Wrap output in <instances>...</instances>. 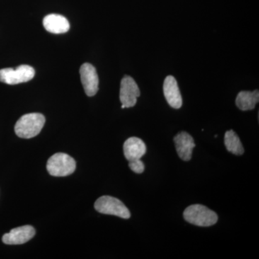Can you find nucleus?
<instances>
[{"instance_id": "1", "label": "nucleus", "mask_w": 259, "mask_h": 259, "mask_svg": "<svg viewBox=\"0 0 259 259\" xmlns=\"http://www.w3.org/2000/svg\"><path fill=\"white\" fill-rule=\"evenodd\" d=\"M45 122V117L42 114H26L22 116L15 124V134L22 139H32L40 134Z\"/></svg>"}, {"instance_id": "2", "label": "nucleus", "mask_w": 259, "mask_h": 259, "mask_svg": "<svg viewBox=\"0 0 259 259\" xmlns=\"http://www.w3.org/2000/svg\"><path fill=\"white\" fill-rule=\"evenodd\" d=\"M183 215L187 222L199 227L214 226L218 221V214L202 204L189 206Z\"/></svg>"}, {"instance_id": "3", "label": "nucleus", "mask_w": 259, "mask_h": 259, "mask_svg": "<svg viewBox=\"0 0 259 259\" xmlns=\"http://www.w3.org/2000/svg\"><path fill=\"white\" fill-rule=\"evenodd\" d=\"M76 161L69 155L56 153L48 160L47 168L51 176L66 177L74 173Z\"/></svg>"}, {"instance_id": "4", "label": "nucleus", "mask_w": 259, "mask_h": 259, "mask_svg": "<svg viewBox=\"0 0 259 259\" xmlns=\"http://www.w3.org/2000/svg\"><path fill=\"white\" fill-rule=\"evenodd\" d=\"M95 208L102 214H111L123 219L131 218V212L125 204L120 199L111 196H102L97 199L95 203Z\"/></svg>"}, {"instance_id": "5", "label": "nucleus", "mask_w": 259, "mask_h": 259, "mask_svg": "<svg viewBox=\"0 0 259 259\" xmlns=\"http://www.w3.org/2000/svg\"><path fill=\"white\" fill-rule=\"evenodd\" d=\"M35 76V70L28 65H21L16 69L6 68L0 70V81L7 84H18L30 81Z\"/></svg>"}, {"instance_id": "6", "label": "nucleus", "mask_w": 259, "mask_h": 259, "mask_svg": "<svg viewBox=\"0 0 259 259\" xmlns=\"http://www.w3.org/2000/svg\"><path fill=\"white\" fill-rule=\"evenodd\" d=\"M141 92L135 80L131 76H125L120 83V100L125 108L134 107L137 103Z\"/></svg>"}, {"instance_id": "7", "label": "nucleus", "mask_w": 259, "mask_h": 259, "mask_svg": "<svg viewBox=\"0 0 259 259\" xmlns=\"http://www.w3.org/2000/svg\"><path fill=\"white\" fill-rule=\"evenodd\" d=\"M79 72L85 93L89 97L95 96L99 90L98 74L95 66L85 63L81 65Z\"/></svg>"}, {"instance_id": "8", "label": "nucleus", "mask_w": 259, "mask_h": 259, "mask_svg": "<svg viewBox=\"0 0 259 259\" xmlns=\"http://www.w3.org/2000/svg\"><path fill=\"white\" fill-rule=\"evenodd\" d=\"M35 231L33 227L24 226L11 230L3 237V243L8 245H20L27 243L33 238Z\"/></svg>"}, {"instance_id": "9", "label": "nucleus", "mask_w": 259, "mask_h": 259, "mask_svg": "<svg viewBox=\"0 0 259 259\" xmlns=\"http://www.w3.org/2000/svg\"><path fill=\"white\" fill-rule=\"evenodd\" d=\"M163 94L168 105L175 109L182 106V97L176 79L173 76H166L163 82Z\"/></svg>"}, {"instance_id": "10", "label": "nucleus", "mask_w": 259, "mask_h": 259, "mask_svg": "<svg viewBox=\"0 0 259 259\" xmlns=\"http://www.w3.org/2000/svg\"><path fill=\"white\" fill-rule=\"evenodd\" d=\"M177 153L181 159L189 161L192 158V151L195 147L193 138L187 132H181L174 139Z\"/></svg>"}, {"instance_id": "11", "label": "nucleus", "mask_w": 259, "mask_h": 259, "mask_svg": "<svg viewBox=\"0 0 259 259\" xmlns=\"http://www.w3.org/2000/svg\"><path fill=\"white\" fill-rule=\"evenodd\" d=\"M124 155L128 161L141 159L146 153V146L144 141L137 137L126 140L123 145Z\"/></svg>"}, {"instance_id": "12", "label": "nucleus", "mask_w": 259, "mask_h": 259, "mask_svg": "<svg viewBox=\"0 0 259 259\" xmlns=\"http://www.w3.org/2000/svg\"><path fill=\"white\" fill-rule=\"evenodd\" d=\"M44 28L54 34H62L69 31L70 24L67 19L61 15L51 14L44 19Z\"/></svg>"}, {"instance_id": "13", "label": "nucleus", "mask_w": 259, "mask_h": 259, "mask_svg": "<svg viewBox=\"0 0 259 259\" xmlns=\"http://www.w3.org/2000/svg\"><path fill=\"white\" fill-rule=\"evenodd\" d=\"M259 101L258 90L253 92L242 91L236 97L237 107L242 111L253 110Z\"/></svg>"}, {"instance_id": "14", "label": "nucleus", "mask_w": 259, "mask_h": 259, "mask_svg": "<svg viewBox=\"0 0 259 259\" xmlns=\"http://www.w3.org/2000/svg\"><path fill=\"white\" fill-rule=\"evenodd\" d=\"M225 145H226V149L233 154L241 156L244 153V148L241 140L233 130L227 131L226 133Z\"/></svg>"}, {"instance_id": "15", "label": "nucleus", "mask_w": 259, "mask_h": 259, "mask_svg": "<svg viewBox=\"0 0 259 259\" xmlns=\"http://www.w3.org/2000/svg\"><path fill=\"white\" fill-rule=\"evenodd\" d=\"M129 167L136 174H142L145 170L144 162L141 159L129 161Z\"/></svg>"}]
</instances>
